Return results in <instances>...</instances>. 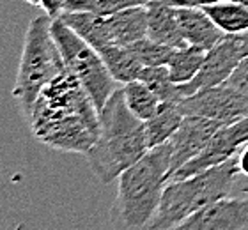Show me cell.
Listing matches in <instances>:
<instances>
[{"mask_svg":"<svg viewBox=\"0 0 248 230\" xmlns=\"http://www.w3.org/2000/svg\"><path fill=\"white\" fill-rule=\"evenodd\" d=\"M16 230H23V225H18L16 227Z\"/></svg>","mask_w":248,"mask_h":230,"instance_id":"31","label":"cell"},{"mask_svg":"<svg viewBox=\"0 0 248 230\" xmlns=\"http://www.w3.org/2000/svg\"><path fill=\"white\" fill-rule=\"evenodd\" d=\"M238 165H239V172L248 177V142H245L238 151Z\"/></svg>","mask_w":248,"mask_h":230,"instance_id":"27","label":"cell"},{"mask_svg":"<svg viewBox=\"0 0 248 230\" xmlns=\"http://www.w3.org/2000/svg\"><path fill=\"white\" fill-rule=\"evenodd\" d=\"M170 172V143L149 149L119 175L110 209V230H151Z\"/></svg>","mask_w":248,"mask_h":230,"instance_id":"3","label":"cell"},{"mask_svg":"<svg viewBox=\"0 0 248 230\" xmlns=\"http://www.w3.org/2000/svg\"><path fill=\"white\" fill-rule=\"evenodd\" d=\"M147 5L128 7L108 16L110 32L115 45L129 46L147 36Z\"/></svg>","mask_w":248,"mask_h":230,"instance_id":"15","label":"cell"},{"mask_svg":"<svg viewBox=\"0 0 248 230\" xmlns=\"http://www.w3.org/2000/svg\"><path fill=\"white\" fill-rule=\"evenodd\" d=\"M234 2H238V4H243L245 7H248V0H234Z\"/></svg>","mask_w":248,"mask_h":230,"instance_id":"29","label":"cell"},{"mask_svg":"<svg viewBox=\"0 0 248 230\" xmlns=\"http://www.w3.org/2000/svg\"><path fill=\"white\" fill-rule=\"evenodd\" d=\"M248 137V115L239 119L232 124H225L213 135L211 140L206 143V147L197 154L195 158L183 165L176 174L172 175V179H185L190 175H195L199 172H204L207 169H213L217 165H222L238 154L239 147L247 142Z\"/></svg>","mask_w":248,"mask_h":230,"instance_id":"9","label":"cell"},{"mask_svg":"<svg viewBox=\"0 0 248 230\" xmlns=\"http://www.w3.org/2000/svg\"><path fill=\"white\" fill-rule=\"evenodd\" d=\"M98 51L101 59H103L108 73L117 83H129L133 80H139V75L144 66L133 55L129 46L112 43V45L105 46V48H101Z\"/></svg>","mask_w":248,"mask_h":230,"instance_id":"17","label":"cell"},{"mask_svg":"<svg viewBox=\"0 0 248 230\" xmlns=\"http://www.w3.org/2000/svg\"><path fill=\"white\" fill-rule=\"evenodd\" d=\"M139 80L155 92L161 103H177L183 99L179 94V85L172 82L167 66H144L139 75Z\"/></svg>","mask_w":248,"mask_h":230,"instance_id":"21","label":"cell"},{"mask_svg":"<svg viewBox=\"0 0 248 230\" xmlns=\"http://www.w3.org/2000/svg\"><path fill=\"white\" fill-rule=\"evenodd\" d=\"M69 0H39V5L43 7L45 15H48L50 18H59V16L66 11V5Z\"/></svg>","mask_w":248,"mask_h":230,"instance_id":"26","label":"cell"},{"mask_svg":"<svg viewBox=\"0 0 248 230\" xmlns=\"http://www.w3.org/2000/svg\"><path fill=\"white\" fill-rule=\"evenodd\" d=\"M59 18L94 50H101L114 43L108 16L96 15L91 11H64Z\"/></svg>","mask_w":248,"mask_h":230,"instance_id":"12","label":"cell"},{"mask_svg":"<svg viewBox=\"0 0 248 230\" xmlns=\"http://www.w3.org/2000/svg\"><path fill=\"white\" fill-rule=\"evenodd\" d=\"M147 151L144 121L129 110L123 89H117L99 112L98 140L83 156L93 174L103 184H110Z\"/></svg>","mask_w":248,"mask_h":230,"instance_id":"2","label":"cell"},{"mask_svg":"<svg viewBox=\"0 0 248 230\" xmlns=\"http://www.w3.org/2000/svg\"><path fill=\"white\" fill-rule=\"evenodd\" d=\"M241 191H243L245 195H248V184H245L243 188H241Z\"/></svg>","mask_w":248,"mask_h":230,"instance_id":"30","label":"cell"},{"mask_svg":"<svg viewBox=\"0 0 248 230\" xmlns=\"http://www.w3.org/2000/svg\"><path fill=\"white\" fill-rule=\"evenodd\" d=\"M129 50L133 51V55L139 59L142 66H167L174 48L145 36L133 45H129Z\"/></svg>","mask_w":248,"mask_h":230,"instance_id":"22","label":"cell"},{"mask_svg":"<svg viewBox=\"0 0 248 230\" xmlns=\"http://www.w3.org/2000/svg\"><path fill=\"white\" fill-rule=\"evenodd\" d=\"M50 29L66 67L87 91L98 112H101L108 97L117 91L115 89L117 82L108 73L99 51L83 41L61 18L52 20Z\"/></svg>","mask_w":248,"mask_h":230,"instance_id":"6","label":"cell"},{"mask_svg":"<svg viewBox=\"0 0 248 230\" xmlns=\"http://www.w3.org/2000/svg\"><path fill=\"white\" fill-rule=\"evenodd\" d=\"M183 119H185V115H183L181 108H179V101L160 103L158 112L151 119L144 121L145 138H147L149 149L169 142L172 138V135L177 131V128L181 126Z\"/></svg>","mask_w":248,"mask_h":230,"instance_id":"16","label":"cell"},{"mask_svg":"<svg viewBox=\"0 0 248 230\" xmlns=\"http://www.w3.org/2000/svg\"><path fill=\"white\" fill-rule=\"evenodd\" d=\"M204 59H206V50H202L199 46L186 45L183 48H174L170 61L167 64L172 82L176 85H185L191 82L197 77V73L201 71Z\"/></svg>","mask_w":248,"mask_h":230,"instance_id":"19","label":"cell"},{"mask_svg":"<svg viewBox=\"0 0 248 230\" xmlns=\"http://www.w3.org/2000/svg\"><path fill=\"white\" fill-rule=\"evenodd\" d=\"M215 25L223 34H245L248 32V7L234 0H220L217 4L202 7Z\"/></svg>","mask_w":248,"mask_h":230,"instance_id":"18","label":"cell"},{"mask_svg":"<svg viewBox=\"0 0 248 230\" xmlns=\"http://www.w3.org/2000/svg\"><path fill=\"white\" fill-rule=\"evenodd\" d=\"M25 2L31 5H39V0H25Z\"/></svg>","mask_w":248,"mask_h":230,"instance_id":"28","label":"cell"},{"mask_svg":"<svg viewBox=\"0 0 248 230\" xmlns=\"http://www.w3.org/2000/svg\"><path fill=\"white\" fill-rule=\"evenodd\" d=\"M52 20L48 15H41L29 23L23 37L20 64L13 87V97L16 99L23 117L36 97L48 82H52L66 67L62 55L52 36Z\"/></svg>","mask_w":248,"mask_h":230,"instance_id":"5","label":"cell"},{"mask_svg":"<svg viewBox=\"0 0 248 230\" xmlns=\"http://www.w3.org/2000/svg\"><path fill=\"white\" fill-rule=\"evenodd\" d=\"M124 101L128 108L140 119V121H147L158 112L160 108V97L151 91L144 82L133 80L129 83H124L123 87Z\"/></svg>","mask_w":248,"mask_h":230,"instance_id":"20","label":"cell"},{"mask_svg":"<svg viewBox=\"0 0 248 230\" xmlns=\"http://www.w3.org/2000/svg\"><path fill=\"white\" fill-rule=\"evenodd\" d=\"M179 108L185 117H204L232 124L248 115V97L229 83H220L217 87L204 89L193 96L183 97Z\"/></svg>","mask_w":248,"mask_h":230,"instance_id":"8","label":"cell"},{"mask_svg":"<svg viewBox=\"0 0 248 230\" xmlns=\"http://www.w3.org/2000/svg\"><path fill=\"white\" fill-rule=\"evenodd\" d=\"M177 18L186 45L199 46L207 51L222 39L223 32L204 9H177Z\"/></svg>","mask_w":248,"mask_h":230,"instance_id":"14","label":"cell"},{"mask_svg":"<svg viewBox=\"0 0 248 230\" xmlns=\"http://www.w3.org/2000/svg\"><path fill=\"white\" fill-rule=\"evenodd\" d=\"M158 2L174 9H202L206 5L217 4L220 0H158Z\"/></svg>","mask_w":248,"mask_h":230,"instance_id":"25","label":"cell"},{"mask_svg":"<svg viewBox=\"0 0 248 230\" xmlns=\"http://www.w3.org/2000/svg\"><path fill=\"white\" fill-rule=\"evenodd\" d=\"M247 142H248V137H247Z\"/></svg>","mask_w":248,"mask_h":230,"instance_id":"32","label":"cell"},{"mask_svg":"<svg viewBox=\"0 0 248 230\" xmlns=\"http://www.w3.org/2000/svg\"><path fill=\"white\" fill-rule=\"evenodd\" d=\"M153 0H69L66 11H91L96 15L110 16L128 7L147 5Z\"/></svg>","mask_w":248,"mask_h":230,"instance_id":"23","label":"cell"},{"mask_svg":"<svg viewBox=\"0 0 248 230\" xmlns=\"http://www.w3.org/2000/svg\"><path fill=\"white\" fill-rule=\"evenodd\" d=\"M238 154L213 169L165 184L151 230H169L211 202L229 197L238 181Z\"/></svg>","mask_w":248,"mask_h":230,"instance_id":"4","label":"cell"},{"mask_svg":"<svg viewBox=\"0 0 248 230\" xmlns=\"http://www.w3.org/2000/svg\"><path fill=\"white\" fill-rule=\"evenodd\" d=\"M25 119L37 142L61 153L85 154L99 135L98 108L67 67L43 87Z\"/></svg>","mask_w":248,"mask_h":230,"instance_id":"1","label":"cell"},{"mask_svg":"<svg viewBox=\"0 0 248 230\" xmlns=\"http://www.w3.org/2000/svg\"><path fill=\"white\" fill-rule=\"evenodd\" d=\"M225 126L220 121H211L204 117H190L186 115L183 119L181 126L172 135L169 140L170 143V172H169V181L183 165L195 158L206 143L211 140V137L218 129Z\"/></svg>","mask_w":248,"mask_h":230,"instance_id":"11","label":"cell"},{"mask_svg":"<svg viewBox=\"0 0 248 230\" xmlns=\"http://www.w3.org/2000/svg\"><path fill=\"white\" fill-rule=\"evenodd\" d=\"M147 37L155 41L167 45L170 48H183L186 46L185 37L181 34L177 9L161 4L158 0H153L147 4Z\"/></svg>","mask_w":248,"mask_h":230,"instance_id":"13","label":"cell"},{"mask_svg":"<svg viewBox=\"0 0 248 230\" xmlns=\"http://www.w3.org/2000/svg\"><path fill=\"white\" fill-rule=\"evenodd\" d=\"M169 230H248V195L211 202Z\"/></svg>","mask_w":248,"mask_h":230,"instance_id":"10","label":"cell"},{"mask_svg":"<svg viewBox=\"0 0 248 230\" xmlns=\"http://www.w3.org/2000/svg\"><path fill=\"white\" fill-rule=\"evenodd\" d=\"M225 83H229L231 87H234L248 97V55L239 62V66L234 69V73L229 77Z\"/></svg>","mask_w":248,"mask_h":230,"instance_id":"24","label":"cell"},{"mask_svg":"<svg viewBox=\"0 0 248 230\" xmlns=\"http://www.w3.org/2000/svg\"><path fill=\"white\" fill-rule=\"evenodd\" d=\"M248 55V32L245 34H223L222 39L206 51L201 71L191 82L179 85L181 97L193 96L197 92L225 83L239 62Z\"/></svg>","mask_w":248,"mask_h":230,"instance_id":"7","label":"cell"}]
</instances>
